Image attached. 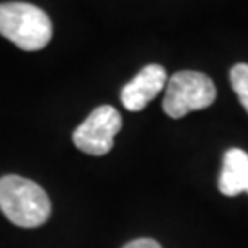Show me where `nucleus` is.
I'll return each instance as SVG.
<instances>
[{"instance_id": "nucleus-1", "label": "nucleus", "mask_w": 248, "mask_h": 248, "mask_svg": "<svg viewBox=\"0 0 248 248\" xmlns=\"http://www.w3.org/2000/svg\"><path fill=\"white\" fill-rule=\"evenodd\" d=\"M0 210L20 228H37L52 213V202L43 187L18 175L0 178Z\"/></svg>"}, {"instance_id": "nucleus-2", "label": "nucleus", "mask_w": 248, "mask_h": 248, "mask_svg": "<svg viewBox=\"0 0 248 248\" xmlns=\"http://www.w3.org/2000/svg\"><path fill=\"white\" fill-rule=\"evenodd\" d=\"M53 33L50 17L41 8L26 2L0 4V35L24 52L43 50Z\"/></svg>"}, {"instance_id": "nucleus-3", "label": "nucleus", "mask_w": 248, "mask_h": 248, "mask_svg": "<svg viewBox=\"0 0 248 248\" xmlns=\"http://www.w3.org/2000/svg\"><path fill=\"white\" fill-rule=\"evenodd\" d=\"M215 94V85L206 74L195 70L177 72L166 83L164 110L169 118H184L193 110L212 105Z\"/></svg>"}, {"instance_id": "nucleus-4", "label": "nucleus", "mask_w": 248, "mask_h": 248, "mask_svg": "<svg viewBox=\"0 0 248 248\" xmlns=\"http://www.w3.org/2000/svg\"><path fill=\"white\" fill-rule=\"evenodd\" d=\"M122 129V116L110 105L94 108L89 118L74 131L72 140L79 151L90 156H103L114 147V136Z\"/></svg>"}, {"instance_id": "nucleus-5", "label": "nucleus", "mask_w": 248, "mask_h": 248, "mask_svg": "<svg viewBox=\"0 0 248 248\" xmlns=\"http://www.w3.org/2000/svg\"><path fill=\"white\" fill-rule=\"evenodd\" d=\"M168 83L166 68L160 64H149L134 76L122 90V103L127 110L138 112L149 105Z\"/></svg>"}, {"instance_id": "nucleus-6", "label": "nucleus", "mask_w": 248, "mask_h": 248, "mask_svg": "<svg viewBox=\"0 0 248 248\" xmlns=\"http://www.w3.org/2000/svg\"><path fill=\"white\" fill-rule=\"evenodd\" d=\"M248 182V155L243 149H230L224 155L219 189L222 195L235 197L247 189Z\"/></svg>"}, {"instance_id": "nucleus-7", "label": "nucleus", "mask_w": 248, "mask_h": 248, "mask_svg": "<svg viewBox=\"0 0 248 248\" xmlns=\"http://www.w3.org/2000/svg\"><path fill=\"white\" fill-rule=\"evenodd\" d=\"M230 83L243 108L248 112V64L239 62L230 70Z\"/></svg>"}, {"instance_id": "nucleus-8", "label": "nucleus", "mask_w": 248, "mask_h": 248, "mask_svg": "<svg viewBox=\"0 0 248 248\" xmlns=\"http://www.w3.org/2000/svg\"><path fill=\"white\" fill-rule=\"evenodd\" d=\"M124 248H162V247L153 239H136V241L127 243Z\"/></svg>"}, {"instance_id": "nucleus-9", "label": "nucleus", "mask_w": 248, "mask_h": 248, "mask_svg": "<svg viewBox=\"0 0 248 248\" xmlns=\"http://www.w3.org/2000/svg\"><path fill=\"white\" fill-rule=\"evenodd\" d=\"M245 191H247V193H248V182H247V189H245Z\"/></svg>"}]
</instances>
